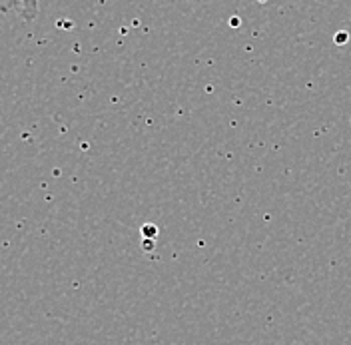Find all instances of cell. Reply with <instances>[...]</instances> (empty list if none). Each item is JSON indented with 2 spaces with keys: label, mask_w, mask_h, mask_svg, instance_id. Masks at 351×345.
I'll return each mask as SVG.
<instances>
[{
  "label": "cell",
  "mask_w": 351,
  "mask_h": 345,
  "mask_svg": "<svg viewBox=\"0 0 351 345\" xmlns=\"http://www.w3.org/2000/svg\"><path fill=\"white\" fill-rule=\"evenodd\" d=\"M6 6H19L22 21L32 22L38 16V0H2Z\"/></svg>",
  "instance_id": "obj_1"
}]
</instances>
